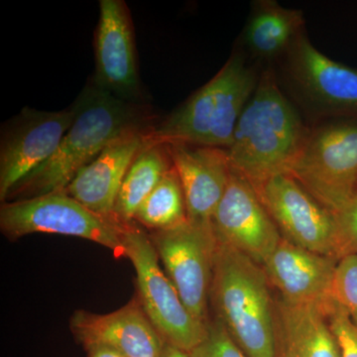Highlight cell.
<instances>
[{
    "label": "cell",
    "mask_w": 357,
    "mask_h": 357,
    "mask_svg": "<svg viewBox=\"0 0 357 357\" xmlns=\"http://www.w3.org/2000/svg\"><path fill=\"white\" fill-rule=\"evenodd\" d=\"M211 227L218 243L236 249L261 266L282 241L255 188L234 171L211 218Z\"/></svg>",
    "instance_id": "8fae6325"
},
{
    "label": "cell",
    "mask_w": 357,
    "mask_h": 357,
    "mask_svg": "<svg viewBox=\"0 0 357 357\" xmlns=\"http://www.w3.org/2000/svg\"><path fill=\"white\" fill-rule=\"evenodd\" d=\"M93 82L119 100L142 103L132 18L123 0H100Z\"/></svg>",
    "instance_id": "7c38bea8"
},
{
    "label": "cell",
    "mask_w": 357,
    "mask_h": 357,
    "mask_svg": "<svg viewBox=\"0 0 357 357\" xmlns=\"http://www.w3.org/2000/svg\"><path fill=\"white\" fill-rule=\"evenodd\" d=\"M338 260L312 252L282 238L262 265L280 299L294 305H316L330 312Z\"/></svg>",
    "instance_id": "2e32d148"
},
{
    "label": "cell",
    "mask_w": 357,
    "mask_h": 357,
    "mask_svg": "<svg viewBox=\"0 0 357 357\" xmlns=\"http://www.w3.org/2000/svg\"><path fill=\"white\" fill-rule=\"evenodd\" d=\"M289 175L333 213L357 194V119L309 131Z\"/></svg>",
    "instance_id": "5b68a950"
},
{
    "label": "cell",
    "mask_w": 357,
    "mask_h": 357,
    "mask_svg": "<svg viewBox=\"0 0 357 357\" xmlns=\"http://www.w3.org/2000/svg\"><path fill=\"white\" fill-rule=\"evenodd\" d=\"M74 103L76 117L57 151L22 178L6 201L64 192L77 174L109 143L128 131L152 128L156 123L147 105L119 100L98 88L93 79Z\"/></svg>",
    "instance_id": "6da1fadb"
},
{
    "label": "cell",
    "mask_w": 357,
    "mask_h": 357,
    "mask_svg": "<svg viewBox=\"0 0 357 357\" xmlns=\"http://www.w3.org/2000/svg\"><path fill=\"white\" fill-rule=\"evenodd\" d=\"M84 351H86V357H126L116 349L102 344L91 345Z\"/></svg>",
    "instance_id": "484cf974"
},
{
    "label": "cell",
    "mask_w": 357,
    "mask_h": 357,
    "mask_svg": "<svg viewBox=\"0 0 357 357\" xmlns=\"http://www.w3.org/2000/svg\"><path fill=\"white\" fill-rule=\"evenodd\" d=\"M166 145L184 191L188 220L211 225L232 173L227 149L183 143Z\"/></svg>",
    "instance_id": "e0dca14e"
},
{
    "label": "cell",
    "mask_w": 357,
    "mask_h": 357,
    "mask_svg": "<svg viewBox=\"0 0 357 357\" xmlns=\"http://www.w3.org/2000/svg\"><path fill=\"white\" fill-rule=\"evenodd\" d=\"M331 326L337 335L342 357H357V326L347 314L333 302L328 312Z\"/></svg>",
    "instance_id": "cb8c5ba5"
},
{
    "label": "cell",
    "mask_w": 357,
    "mask_h": 357,
    "mask_svg": "<svg viewBox=\"0 0 357 357\" xmlns=\"http://www.w3.org/2000/svg\"><path fill=\"white\" fill-rule=\"evenodd\" d=\"M282 238L312 252L347 256L335 213L319 203L291 175L268 180L257 191Z\"/></svg>",
    "instance_id": "9c48e42d"
},
{
    "label": "cell",
    "mask_w": 357,
    "mask_h": 357,
    "mask_svg": "<svg viewBox=\"0 0 357 357\" xmlns=\"http://www.w3.org/2000/svg\"><path fill=\"white\" fill-rule=\"evenodd\" d=\"M126 257L136 272L138 301L143 311L167 344L189 354L206 335V326L185 306L165 271L150 236L134 222L123 225Z\"/></svg>",
    "instance_id": "8992f818"
},
{
    "label": "cell",
    "mask_w": 357,
    "mask_h": 357,
    "mask_svg": "<svg viewBox=\"0 0 357 357\" xmlns=\"http://www.w3.org/2000/svg\"><path fill=\"white\" fill-rule=\"evenodd\" d=\"M152 128L134 129L109 143L77 174L65 194L96 215L117 222L114 206L122 182L136 157L152 142Z\"/></svg>",
    "instance_id": "5bb4252c"
},
{
    "label": "cell",
    "mask_w": 357,
    "mask_h": 357,
    "mask_svg": "<svg viewBox=\"0 0 357 357\" xmlns=\"http://www.w3.org/2000/svg\"><path fill=\"white\" fill-rule=\"evenodd\" d=\"M289 52L293 79L314 107L340 119H357V69L326 57L302 34Z\"/></svg>",
    "instance_id": "4fadbf2b"
},
{
    "label": "cell",
    "mask_w": 357,
    "mask_h": 357,
    "mask_svg": "<svg viewBox=\"0 0 357 357\" xmlns=\"http://www.w3.org/2000/svg\"><path fill=\"white\" fill-rule=\"evenodd\" d=\"M75 103L59 112L24 107L2 129L0 140V199L22 178L53 156L76 117Z\"/></svg>",
    "instance_id": "30bf717a"
},
{
    "label": "cell",
    "mask_w": 357,
    "mask_h": 357,
    "mask_svg": "<svg viewBox=\"0 0 357 357\" xmlns=\"http://www.w3.org/2000/svg\"><path fill=\"white\" fill-rule=\"evenodd\" d=\"M187 220L184 191L177 171L172 166L141 204L134 222L152 231H159L173 229Z\"/></svg>",
    "instance_id": "44dd1931"
},
{
    "label": "cell",
    "mask_w": 357,
    "mask_h": 357,
    "mask_svg": "<svg viewBox=\"0 0 357 357\" xmlns=\"http://www.w3.org/2000/svg\"><path fill=\"white\" fill-rule=\"evenodd\" d=\"M332 299L357 326V255H349L337 263Z\"/></svg>",
    "instance_id": "7402d4cb"
},
{
    "label": "cell",
    "mask_w": 357,
    "mask_h": 357,
    "mask_svg": "<svg viewBox=\"0 0 357 357\" xmlns=\"http://www.w3.org/2000/svg\"><path fill=\"white\" fill-rule=\"evenodd\" d=\"M275 319L276 357H342L326 307L279 299Z\"/></svg>",
    "instance_id": "ac0fdd59"
},
{
    "label": "cell",
    "mask_w": 357,
    "mask_h": 357,
    "mask_svg": "<svg viewBox=\"0 0 357 357\" xmlns=\"http://www.w3.org/2000/svg\"><path fill=\"white\" fill-rule=\"evenodd\" d=\"M188 354L190 357H248L217 319L208 321L206 337Z\"/></svg>",
    "instance_id": "603a6c76"
},
{
    "label": "cell",
    "mask_w": 357,
    "mask_h": 357,
    "mask_svg": "<svg viewBox=\"0 0 357 357\" xmlns=\"http://www.w3.org/2000/svg\"><path fill=\"white\" fill-rule=\"evenodd\" d=\"M261 265L218 243L210 299L222 324L248 357H276L275 302Z\"/></svg>",
    "instance_id": "3957f363"
},
{
    "label": "cell",
    "mask_w": 357,
    "mask_h": 357,
    "mask_svg": "<svg viewBox=\"0 0 357 357\" xmlns=\"http://www.w3.org/2000/svg\"><path fill=\"white\" fill-rule=\"evenodd\" d=\"M335 215L345 253L357 255V194Z\"/></svg>",
    "instance_id": "d4e9b609"
},
{
    "label": "cell",
    "mask_w": 357,
    "mask_h": 357,
    "mask_svg": "<svg viewBox=\"0 0 357 357\" xmlns=\"http://www.w3.org/2000/svg\"><path fill=\"white\" fill-rule=\"evenodd\" d=\"M171 283L190 312L208 326L218 241L211 225L187 222L150 236Z\"/></svg>",
    "instance_id": "ba28073f"
},
{
    "label": "cell",
    "mask_w": 357,
    "mask_h": 357,
    "mask_svg": "<svg viewBox=\"0 0 357 357\" xmlns=\"http://www.w3.org/2000/svg\"><path fill=\"white\" fill-rule=\"evenodd\" d=\"M123 225L96 215L65 192L4 202L0 208V229L10 241L32 234L79 237L110 249L115 257L126 256Z\"/></svg>",
    "instance_id": "52a82bcc"
},
{
    "label": "cell",
    "mask_w": 357,
    "mask_h": 357,
    "mask_svg": "<svg viewBox=\"0 0 357 357\" xmlns=\"http://www.w3.org/2000/svg\"><path fill=\"white\" fill-rule=\"evenodd\" d=\"M303 23L299 10L285 8L274 1L259 2L246 26V43L259 57H276L291 48L301 35Z\"/></svg>",
    "instance_id": "ffe728a7"
},
{
    "label": "cell",
    "mask_w": 357,
    "mask_h": 357,
    "mask_svg": "<svg viewBox=\"0 0 357 357\" xmlns=\"http://www.w3.org/2000/svg\"><path fill=\"white\" fill-rule=\"evenodd\" d=\"M258 79L238 54H232L210 82L150 131L154 143H183L229 149L237 122Z\"/></svg>",
    "instance_id": "277c9868"
},
{
    "label": "cell",
    "mask_w": 357,
    "mask_h": 357,
    "mask_svg": "<svg viewBox=\"0 0 357 357\" xmlns=\"http://www.w3.org/2000/svg\"><path fill=\"white\" fill-rule=\"evenodd\" d=\"M162 357H190L187 352L178 349V347H173V345L167 344L164 347L163 354Z\"/></svg>",
    "instance_id": "4316f807"
},
{
    "label": "cell",
    "mask_w": 357,
    "mask_h": 357,
    "mask_svg": "<svg viewBox=\"0 0 357 357\" xmlns=\"http://www.w3.org/2000/svg\"><path fill=\"white\" fill-rule=\"evenodd\" d=\"M309 131L274 75L265 70L239 117L227 149L232 171L258 191L270 178L289 175Z\"/></svg>",
    "instance_id": "7a4b0ae2"
},
{
    "label": "cell",
    "mask_w": 357,
    "mask_h": 357,
    "mask_svg": "<svg viewBox=\"0 0 357 357\" xmlns=\"http://www.w3.org/2000/svg\"><path fill=\"white\" fill-rule=\"evenodd\" d=\"M173 163L164 143L151 142L134 160L119 190L114 218L121 225L134 222L136 213Z\"/></svg>",
    "instance_id": "d6986e66"
},
{
    "label": "cell",
    "mask_w": 357,
    "mask_h": 357,
    "mask_svg": "<svg viewBox=\"0 0 357 357\" xmlns=\"http://www.w3.org/2000/svg\"><path fill=\"white\" fill-rule=\"evenodd\" d=\"M70 328L84 349L107 345L126 357H162L165 347L138 299L109 314L79 310L70 319Z\"/></svg>",
    "instance_id": "9a60e30c"
}]
</instances>
